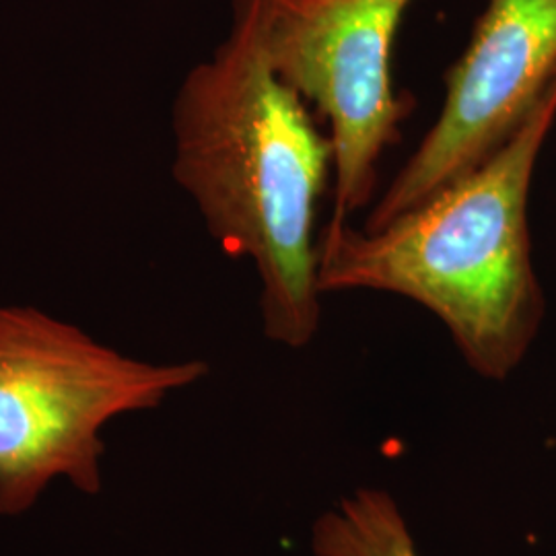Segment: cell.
Returning a JSON list of instances; mask_svg holds the SVG:
<instances>
[{"instance_id": "1", "label": "cell", "mask_w": 556, "mask_h": 556, "mask_svg": "<svg viewBox=\"0 0 556 556\" xmlns=\"http://www.w3.org/2000/svg\"><path fill=\"white\" fill-rule=\"evenodd\" d=\"M172 174L231 258L252 260L264 337L307 346L319 330V200L334 149L264 50L262 2L236 0L227 38L179 85Z\"/></svg>"}, {"instance_id": "2", "label": "cell", "mask_w": 556, "mask_h": 556, "mask_svg": "<svg viewBox=\"0 0 556 556\" xmlns=\"http://www.w3.org/2000/svg\"><path fill=\"white\" fill-rule=\"evenodd\" d=\"M555 124L556 75L516 132L472 172L378 229L330 220L318 239L319 293L410 299L447 328L477 376H514L546 316L530 194Z\"/></svg>"}, {"instance_id": "3", "label": "cell", "mask_w": 556, "mask_h": 556, "mask_svg": "<svg viewBox=\"0 0 556 556\" xmlns=\"http://www.w3.org/2000/svg\"><path fill=\"white\" fill-rule=\"evenodd\" d=\"M206 376L199 358L130 357L36 305L0 303V517L31 511L56 480L98 497L108 422Z\"/></svg>"}, {"instance_id": "4", "label": "cell", "mask_w": 556, "mask_h": 556, "mask_svg": "<svg viewBox=\"0 0 556 556\" xmlns=\"http://www.w3.org/2000/svg\"><path fill=\"white\" fill-rule=\"evenodd\" d=\"M260 2L270 68L330 124V220L349 223L374 199L379 160L410 112L392 80V52L415 0Z\"/></svg>"}, {"instance_id": "5", "label": "cell", "mask_w": 556, "mask_h": 556, "mask_svg": "<svg viewBox=\"0 0 556 556\" xmlns=\"http://www.w3.org/2000/svg\"><path fill=\"white\" fill-rule=\"evenodd\" d=\"M555 75L556 0H489L445 73L435 124L388 184L365 229H378L489 160Z\"/></svg>"}, {"instance_id": "6", "label": "cell", "mask_w": 556, "mask_h": 556, "mask_svg": "<svg viewBox=\"0 0 556 556\" xmlns=\"http://www.w3.org/2000/svg\"><path fill=\"white\" fill-rule=\"evenodd\" d=\"M316 556H420L396 501L379 489L340 498L312 528Z\"/></svg>"}]
</instances>
